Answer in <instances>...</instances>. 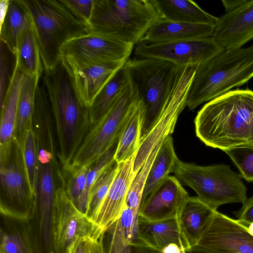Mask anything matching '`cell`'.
Listing matches in <instances>:
<instances>
[{
	"mask_svg": "<svg viewBox=\"0 0 253 253\" xmlns=\"http://www.w3.org/2000/svg\"><path fill=\"white\" fill-rule=\"evenodd\" d=\"M61 62L81 103L87 109L104 86L126 63L87 64L76 61L66 56L62 57Z\"/></svg>",
	"mask_w": 253,
	"mask_h": 253,
	"instance_id": "15",
	"label": "cell"
},
{
	"mask_svg": "<svg viewBox=\"0 0 253 253\" xmlns=\"http://www.w3.org/2000/svg\"><path fill=\"white\" fill-rule=\"evenodd\" d=\"M242 207L234 214L241 223L253 234V196L242 204Z\"/></svg>",
	"mask_w": 253,
	"mask_h": 253,
	"instance_id": "41",
	"label": "cell"
},
{
	"mask_svg": "<svg viewBox=\"0 0 253 253\" xmlns=\"http://www.w3.org/2000/svg\"><path fill=\"white\" fill-rule=\"evenodd\" d=\"M18 1L29 19L44 71L52 70L61 63V49L66 42L91 31L63 0Z\"/></svg>",
	"mask_w": 253,
	"mask_h": 253,
	"instance_id": "3",
	"label": "cell"
},
{
	"mask_svg": "<svg viewBox=\"0 0 253 253\" xmlns=\"http://www.w3.org/2000/svg\"><path fill=\"white\" fill-rule=\"evenodd\" d=\"M197 197L215 210L220 206L247 200V188L240 174L225 164L202 166L178 159L173 172Z\"/></svg>",
	"mask_w": 253,
	"mask_h": 253,
	"instance_id": "7",
	"label": "cell"
},
{
	"mask_svg": "<svg viewBox=\"0 0 253 253\" xmlns=\"http://www.w3.org/2000/svg\"><path fill=\"white\" fill-rule=\"evenodd\" d=\"M194 124L197 136L208 146L253 148V90L236 89L208 102Z\"/></svg>",
	"mask_w": 253,
	"mask_h": 253,
	"instance_id": "1",
	"label": "cell"
},
{
	"mask_svg": "<svg viewBox=\"0 0 253 253\" xmlns=\"http://www.w3.org/2000/svg\"><path fill=\"white\" fill-rule=\"evenodd\" d=\"M16 64V57L0 41V103H2L9 86Z\"/></svg>",
	"mask_w": 253,
	"mask_h": 253,
	"instance_id": "36",
	"label": "cell"
},
{
	"mask_svg": "<svg viewBox=\"0 0 253 253\" xmlns=\"http://www.w3.org/2000/svg\"><path fill=\"white\" fill-rule=\"evenodd\" d=\"M162 20L215 26L218 17L191 0H151Z\"/></svg>",
	"mask_w": 253,
	"mask_h": 253,
	"instance_id": "23",
	"label": "cell"
},
{
	"mask_svg": "<svg viewBox=\"0 0 253 253\" xmlns=\"http://www.w3.org/2000/svg\"><path fill=\"white\" fill-rule=\"evenodd\" d=\"M135 154L128 160L119 163L116 176L95 217L94 222L103 234L120 218L125 206L134 176L133 163Z\"/></svg>",
	"mask_w": 253,
	"mask_h": 253,
	"instance_id": "18",
	"label": "cell"
},
{
	"mask_svg": "<svg viewBox=\"0 0 253 253\" xmlns=\"http://www.w3.org/2000/svg\"><path fill=\"white\" fill-rule=\"evenodd\" d=\"M161 20L151 0H94L90 27L92 32L134 45Z\"/></svg>",
	"mask_w": 253,
	"mask_h": 253,
	"instance_id": "5",
	"label": "cell"
},
{
	"mask_svg": "<svg viewBox=\"0 0 253 253\" xmlns=\"http://www.w3.org/2000/svg\"><path fill=\"white\" fill-rule=\"evenodd\" d=\"M249 0H221L223 6L226 12L233 11L244 4L246 3Z\"/></svg>",
	"mask_w": 253,
	"mask_h": 253,
	"instance_id": "43",
	"label": "cell"
},
{
	"mask_svg": "<svg viewBox=\"0 0 253 253\" xmlns=\"http://www.w3.org/2000/svg\"><path fill=\"white\" fill-rule=\"evenodd\" d=\"M24 74L16 64L9 86L0 104V158L10 151L14 138L18 99Z\"/></svg>",
	"mask_w": 253,
	"mask_h": 253,
	"instance_id": "22",
	"label": "cell"
},
{
	"mask_svg": "<svg viewBox=\"0 0 253 253\" xmlns=\"http://www.w3.org/2000/svg\"><path fill=\"white\" fill-rule=\"evenodd\" d=\"M238 169L240 175L253 182V148H238L223 151Z\"/></svg>",
	"mask_w": 253,
	"mask_h": 253,
	"instance_id": "37",
	"label": "cell"
},
{
	"mask_svg": "<svg viewBox=\"0 0 253 253\" xmlns=\"http://www.w3.org/2000/svg\"><path fill=\"white\" fill-rule=\"evenodd\" d=\"M215 26L161 20L153 24L140 42L146 44L186 41L212 37Z\"/></svg>",
	"mask_w": 253,
	"mask_h": 253,
	"instance_id": "20",
	"label": "cell"
},
{
	"mask_svg": "<svg viewBox=\"0 0 253 253\" xmlns=\"http://www.w3.org/2000/svg\"><path fill=\"white\" fill-rule=\"evenodd\" d=\"M130 80V73L126 63L104 86L92 105L88 108L90 126L109 112L121 96Z\"/></svg>",
	"mask_w": 253,
	"mask_h": 253,
	"instance_id": "24",
	"label": "cell"
},
{
	"mask_svg": "<svg viewBox=\"0 0 253 253\" xmlns=\"http://www.w3.org/2000/svg\"><path fill=\"white\" fill-rule=\"evenodd\" d=\"M15 57L18 67L24 74L42 76L43 66L31 28L26 30L22 35Z\"/></svg>",
	"mask_w": 253,
	"mask_h": 253,
	"instance_id": "30",
	"label": "cell"
},
{
	"mask_svg": "<svg viewBox=\"0 0 253 253\" xmlns=\"http://www.w3.org/2000/svg\"><path fill=\"white\" fill-rule=\"evenodd\" d=\"M163 141L157 145L152 150L143 166L135 174L130 184L125 206L138 214L146 179L154 160Z\"/></svg>",
	"mask_w": 253,
	"mask_h": 253,
	"instance_id": "33",
	"label": "cell"
},
{
	"mask_svg": "<svg viewBox=\"0 0 253 253\" xmlns=\"http://www.w3.org/2000/svg\"><path fill=\"white\" fill-rule=\"evenodd\" d=\"M253 78V44L225 49L197 66L186 106L194 110L241 86Z\"/></svg>",
	"mask_w": 253,
	"mask_h": 253,
	"instance_id": "4",
	"label": "cell"
},
{
	"mask_svg": "<svg viewBox=\"0 0 253 253\" xmlns=\"http://www.w3.org/2000/svg\"><path fill=\"white\" fill-rule=\"evenodd\" d=\"M186 251L253 253V234L237 219L215 211L197 243Z\"/></svg>",
	"mask_w": 253,
	"mask_h": 253,
	"instance_id": "11",
	"label": "cell"
},
{
	"mask_svg": "<svg viewBox=\"0 0 253 253\" xmlns=\"http://www.w3.org/2000/svg\"><path fill=\"white\" fill-rule=\"evenodd\" d=\"M139 99L137 85L131 77L128 84L111 109L90 127L69 165L76 167L89 165L118 140Z\"/></svg>",
	"mask_w": 253,
	"mask_h": 253,
	"instance_id": "8",
	"label": "cell"
},
{
	"mask_svg": "<svg viewBox=\"0 0 253 253\" xmlns=\"http://www.w3.org/2000/svg\"><path fill=\"white\" fill-rule=\"evenodd\" d=\"M0 27V41L15 55L22 35L31 28L29 19L18 0H10L6 15Z\"/></svg>",
	"mask_w": 253,
	"mask_h": 253,
	"instance_id": "29",
	"label": "cell"
},
{
	"mask_svg": "<svg viewBox=\"0 0 253 253\" xmlns=\"http://www.w3.org/2000/svg\"><path fill=\"white\" fill-rule=\"evenodd\" d=\"M224 50L211 37L163 43L140 42L134 53L139 57L162 59L183 67L201 65Z\"/></svg>",
	"mask_w": 253,
	"mask_h": 253,
	"instance_id": "14",
	"label": "cell"
},
{
	"mask_svg": "<svg viewBox=\"0 0 253 253\" xmlns=\"http://www.w3.org/2000/svg\"><path fill=\"white\" fill-rule=\"evenodd\" d=\"M119 140L115 142L105 153L89 165L86 177V186L81 198L78 210L86 215L87 210L89 196L91 188L95 181L114 160Z\"/></svg>",
	"mask_w": 253,
	"mask_h": 253,
	"instance_id": "34",
	"label": "cell"
},
{
	"mask_svg": "<svg viewBox=\"0 0 253 253\" xmlns=\"http://www.w3.org/2000/svg\"><path fill=\"white\" fill-rule=\"evenodd\" d=\"M118 167L119 163L114 160L101 173L91 188L86 215L93 222L116 176Z\"/></svg>",
	"mask_w": 253,
	"mask_h": 253,
	"instance_id": "32",
	"label": "cell"
},
{
	"mask_svg": "<svg viewBox=\"0 0 253 253\" xmlns=\"http://www.w3.org/2000/svg\"><path fill=\"white\" fill-rule=\"evenodd\" d=\"M197 67V65H189L180 68L174 87L160 117L140 141L134 159V175L143 166L154 148L172 133L179 115L186 106Z\"/></svg>",
	"mask_w": 253,
	"mask_h": 253,
	"instance_id": "10",
	"label": "cell"
},
{
	"mask_svg": "<svg viewBox=\"0 0 253 253\" xmlns=\"http://www.w3.org/2000/svg\"><path fill=\"white\" fill-rule=\"evenodd\" d=\"M215 210L196 197H189L177 216L185 251L196 245Z\"/></svg>",
	"mask_w": 253,
	"mask_h": 253,
	"instance_id": "21",
	"label": "cell"
},
{
	"mask_svg": "<svg viewBox=\"0 0 253 253\" xmlns=\"http://www.w3.org/2000/svg\"><path fill=\"white\" fill-rule=\"evenodd\" d=\"M212 38L225 49L242 48L253 39V0L219 17Z\"/></svg>",
	"mask_w": 253,
	"mask_h": 253,
	"instance_id": "17",
	"label": "cell"
},
{
	"mask_svg": "<svg viewBox=\"0 0 253 253\" xmlns=\"http://www.w3.org/2000/svg\"><path fill=\"white\" fill-rule=\"evenodd\" d=\"M105 234L80 212L60 187L56 191L54 211V244L56 253H65L79 238L95 240Z\"/></svg>",
	"mask_w": 253,
	"mask_h": 253,
	"instance_id": "12",
	"label": "cell"
},
{
	"mask_svg": "<svg viewBox=\"0 0 253 253\" xmlns=\"http://www.w3.org/2000/svg\"><path fill=\"white\" fill-rule=\"evenodd\" d=\"M10 0H0V26L2 24L6 15Z\"/></svg>",
	"mask_w": 253,
	"mask_h": 253,
	"instance_id": "46",
	"label": "cell"
},
{
	"mask_svg": "<svg viewBox=\"0 0 253 253\" xmlns=\"http://www.w3.org/2000/svg\"><path fill=\"white\" fill-rule=\"evenodd\" d=\"M70 9L90 27L94 0H63Z\"/></svg>",
	"mask_w": 253,
	"mask_h": 253,
	"instance_id": "40",
	"label": "cell"
},
{
	"mask_svg": "<svg viewBox=\"0 0 253 253\" xmlns=\"http://www.w3.org/2000/svg\"><path fill=\"white\" fill-rule=\"evenodd\" d=\"M89 169V165L76 167L71 165L60 169V187L77 209L85 188Z\"/></svg>",
	"mask_w": 253,
	"mask_h": 253,
	"instance_id": "31",
	"label": "cell"
},
{
	"mask_svg": "<svg viewBox=\"0 0 253 253\" xmlns=\"http://www.w3.org/2000/svg\"><path fill=\"white\" fill-rule=\"evenodd\" d=\"M170 243H176L185 248L177 218L153 222L138 219L137 231L132 247L158 253Z\"/></svg>",
	"mask_w": 253,
	"mask_h": 253,
	"instance_id": "19",
	"label": "cell"
},
{
	"mask_svg": "<svg viewBox=\"0 0 253 253\" xmlns=\"http://www.w3.org/2000/svg\"><path fill=\"white\" fill-rule=\"evenodd\" d=\"M41 76L24 74L19 91L14 138L22 146L26 133L32 127L37 87Z\"/></svg>",
	"mask_w": 253,
	"mask_h": 253,
	"instance_id": "25",
	"label": "cell"
},
{
	"mask_svg": "<svg viewBox=\"0 0 253 253\" xmlns=\"http://www.w3.org/2000/svg\"><path fill=\"white\" fill-rule=\"evenodd\" d=\"M42 81L50 103L62 167L70 164L89 129L88 109L81 103L62 62L44 71Z\"/></svg>",
	"mask_w": 253,
	"mask_h": 253,
	"instance_id": "2",
	"label": "cell"
},
{
	"mask_svg": "<svg viewBox=\"0 0 253 253\" xmlns=\"http://www.w3.org/2000/svg\"><path fill=\"white\" fill-rule=\"evenodd\" d=\"M185 248L176 243H170L164 247L159 253H182Z\"/></svg>",
	"mask_w": 253,
	"mask_h": 253,
	"instance_id": "45",
	"label": "cell"
},
{
	"mask_svg": "<svg viewBox=\"0 0 253 253\" xmlns=\"http://www.w3.org/2000/svg\"><path fill=\"white\" fill-rule=\"evenodd\" d=\"M104 236L91 241L90 253H106L103 244Z\"/></svg>",
	"mask_w": 253,
	"mask_h": 253,
	"instance_id": "44",
	"label": "cell"
},
{
	"mask_svg": "<svg viewBox=\"0 0 253 253\" xmlns=\"http://www.w3.org/2000/svg\"><path fill=\"white\" fill-rule=\"evenodd\" d=\"M126 65L145 108L141 140L160 117L182 67L162 59L143 57L128 59Z\"/></svg>",
	"mask_w": 253,
	"mask_h": 253,
	"instance_id": "6",
	"label": "cell"
},
{
	"mask_svg": "<svg viewBox=\"0 0 253 253\" xmlns=\"http://www.w3.org/2000/svg\"><path fill=\"white\" fill-rule=\"evenodd\" d=\"M1 214L27 221L33 216L36 196L27 174L21 147L14 138L10 153L0 159Z\"/></svg>",
	"mask_w": 253,
	"mask_h": 253,
	"instance_id": "9",
	"label": "cell"
},
{
	"mask_svg": "<svg viewBox=\"0 0 253 253\" xmlns=\"http://www.w3.org/2000/svg\"><path fill=\"white\" fill-rule=\"evenodd\" d=\"M189 197L179 180L169 175L141 202L138 219L153 222L176 218Z\"/></svg>",
	"mask_w": 253,
	"mask_h": 253,
	"instance_id": "16",
	"label": "cell"
},
{
	"mask_svg": "<svg viewBox=\"0 0 253 253\" xmlns=\"http://www.w3.org/2000/svg\"><path fill=\"white\" fill-rule=\"evenodd\" d=\"M138 214L125 206L118 219L124 238L131 247L137 231Z\"/></svg>",
	"mask_w": 253,
	"mask_h": 253,
	"instance_id": "38",
	"label": "cell"
},
{
	"mask_svg": "<svg viewBox=\"0 0 253 253\" xmlns=\"http://www.w3.org/2000/svg\"><path fill=\"white\" fill-rule=\"evenodd\" d=\"M21 148L30 185L36 196L38 154L36 141L32 127L27 131Z\"/></svg>",
	"mask_w": 253,
	"mask_h": 253,
	"instance_id": "35",
	"label": "cell"
},
{
	"mask_svg": "<svg viewBox=\"0 0 253 253\" xmlns=\"http://www.w3.org/2000/svg\"><path fill=\"white\" fill-rule=\"evenodd\" d=\"M134 45L116 40L99 33L90 32L75 38L62 47L63 56L84 63L126 62Z\"/></svg>",
	"mask_w": 253,
	"mask_h": 253,
	"instance_id": "13",
	"label": "cell"
},
{
	"mask_svg": "<svg viewBox=\"0 0 253 253\" xmlns=\"http://www.w3.org/2000/svg\"><path fill=\"white\" fill-rule=\"evenodd\" d=\"M1 216L0 253H33L26 221Z\"/></svg>",
	"mask_w": 253,
	"mask_h": 253,
	"instance_id": "28",
	"label": "cell"
},
{
	"mask_svg": "<svg viewBox=\"0 0 253 253\" xmlns=\"http://www.w3.org/2000/svg\"><path fill=\"white\" fill-rule=\"evenodd\" d=\"M145 108L139 99L120 136L114 160L118 163L131 158L137 151L141 140Z\"/></svg>",
	"mask_w": 253,
	"mask_h": 253,
	"instance_id": "26",
	"label": "cell"
},
{
	"mask_svg": "<svg viewBox=\"0 0 253 253\" xmlns=\"http://www.w3.org/2000/svg\"><path fill=\"white\" fill-rule=\"evenodd\" d=\"M178 160L172 138L167 136L163 141L154 160L144 187L141 202L165 178L173 172Z\"/></svg>",
	"mask_w": 253,
	"mask_h": 253,
	"instance_id": "27",
	"label": "cell"
},
{
	"mask_svg": "<svg viewBox=\"0 0 253 253\" xmlns=\"http://www.w3.org/2000/svg\"><path fill=\"white\" fill-rule=\"evenodd\" d=\"M92 240L88 238H79L70 245L65 253H90Z\"/></svg>",
	"mask_w": 253,
	"mask_h": 253,
	"instance_id": "42",
	"label": "cell"
},
{
	"mask_svg": "<svg viewBox=\"0 0 253 253\" xmlns=\"http://www.w3.org/2000/svg\"><path fill=\"white\" fill-rule=\"evenodd\" d=\"M109 239L106 253H131V246L124 238L118 220L107 231Z\"/></svg>",
	"mask_w": 253,
	"mask_h": 253,
	"instance_id": "39",
	"label": "cell"
}]
</instances>
